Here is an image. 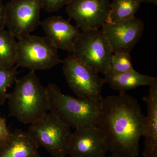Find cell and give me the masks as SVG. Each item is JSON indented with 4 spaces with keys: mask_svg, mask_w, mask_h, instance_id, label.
Segmentation results:
<instances>
[{
    "mask_svg": "<svg viewBox=\"0 0 157 157\" xmlns=\"http://www.w3.org/2000/svg\"><path fill=\"white\" fill-rule=\"evenodd\" d=\"M110 4L109 0H73L66 12L81 31L100 29L108 19Z\"/></svg>",
    "mask_w": 157,
    "mask_h": 157,
    "instance_id": "9",
    "label": "cell"
},
{
    "mask_svg": "<svg viewBox=\"0 0 157 157\" xmlns=\"http://www.w3.org/2000/svg\"><path fill=\"white\" fill-rule=\"evenodd\" d=\"M39 148L28 132L17 129L0 144V157H40Z\"/></svg>",
    "mask_w": 157,
    "mask_h": 157,
    "instance_id": "14",
    "label": "cell"
},
{
    "mask_svg": "<svg viewBox=\"0 0 157 157\" xmlns=\"http://www.w3.org/2000/svg\"><path fill=\"white\" fill-rule=\"evenodd\" d=\"M10 133L7 128L6 118L0 117V144L9 137Z\"/></svg>",
    "mask_w": 157,
    "mask_h": 157,
    "instance_id": "21",
    "label": "cell"
},
{
    "mask_svg": "<svg viewBox=\"0 0 157 157\" xmlns=\"http://www.w3.org/2000/svg\"><path fill=\"white\" fill-rule=\"evenodd\" d=\"M101 28L113 53H129L142 36L144 24L134 17L116 23L106 22Z\"/></svg>",
    "mask_w": 157,
    "mask_h": 157,
    "instance_id": "10",
    "label": "cell"
},
{
    "mask_svg": "<svg viewBox=\"0 0 157 157\" xmlns=\"http://www.w3.org/2000/svg\"><path fill=\"white\" fill-rule=\"evenodd\" d=\"M107 151L96 126L78 128L72 132L68 154L70 157H104Z\"/></svg>",
    "mask_w": 157,
    "mask_h": 157,
    "instance_id": "11",
    "label": "cell"
},
{
    "mask_svg": "<svg viewBox=\"0 0 157 157\" xmlns=\"http://www.w3.org/2000/svg\"><path fill=\"white\" fill-rule=\"evenodd\" d=\"M17 41L8 30L0 32V67L11 68L16 64Z\"/></svg>",
    "mask_w": 157,
    "mask_h": 157,
    "instance_id": "17",
    "label": "cell"
},
{
    "mask_svg": "<svg viewBox=\"0 0 157 157\" xmlns=\"http://www.w3.org/2000/svg\"><path fill=\"white\" fill-rule=\"evenodd\" d=\"M16 64L30 71L47 70L62 63L58 48L46 36L29 35L18 39Z\"/></svg>",
    "mask_w": 157,
    "mask_h": 157,
    "instance_id": "5",
    "label": "cell"
},
{
    "mask_svg": "<svg viewBox=\"0 0 157 157\" xmlns=\"http://www.w3.org/2000/svg\"><path fill=\"white\" fill-rule=\"evenodd\" d=\"M13 91L8 94L10 114L21 123L32 124L49 111L47 88L34 71L15 81Z\"/></svg>",
    "mask_w": 157,
    "mask_h": 157,
    "instance_id": "2",
    "label": "cell"
},
{
    "mask_svg": "<svg viewBox=\"0 0 157 157\" xmlns=\"http://www.w3.org/2000/svg\"><path fill=\"white\" fill-rule=\"evenodd\" d=\"M72 56L98 73L105 75L110 68L111 47L101 30L81 31Z\"/></svg>",
    "mask_w": 157,
    "mask_h": 157,
    "instance_id": "6",
    "label": "cell"
},
{
    "mask_svg": "<svg viewBox=\"0 0 157 157\" xmlns=\"http://www.w3.org/2000/svg\"><path fill=\"white\" fill-rule=\"evenodd\" d=\"M40 0H11L5 5L8 30L18 39L30 35L41 23Z\"/></svg>",
    "mask_w": 157,
    "mask_h": 157,
    "instance_id": "8",
    "label": "cell"
},
{
    "mask_svg": "<svg viewBox=\"0 0 157 157\" xmlns=\"http://www.w3.org/2000/svg\"><path fill=\"white\" fill-rule=\"evenodd\" d=\"M145 119L137 100L120 93L101 99L96 127L111 155L137 157Z\"/></svg>",
    "mask_w": 157,
    "mask_h": 157,
    "instance_id": "1",
    "label": "cell"
},
{
    "mask_svg": "<svg viewBox=\"0 0 157 157\" xmlns=\"http://www.w3.org/2000/svg\"><path fill=\"white\" fill-rule=\"evenodd\" d=\"M70 128L50 112L31 124L27 132L37 146L44 147L52 156L63 157L68 154Z\"/></svg>",
    "mask_w": 157,
    "mask_h": 157,
    "instance_id": "4",
    "label": "cell"
},
{
    "mask_svg": "<svg viewBox=\"0 0 157 157\" xmlns=\"http://www.w3.org/2000/svg\"></svg>",
    "mask_w": 157,
    "mask_h": 157,
    "instance_id": "26",
    "label": "cell"
},
{
    "mask_svg": "<svg viewBox=\"0 0 157 157\" xmlns=\"http://www.w3.org/2000/svg\"><path fill=\"white\" fill-rule=\"evenodd\" d=\"M105 83L120 93H126L141 86H149L157 77L140 74L135 70L118 73L109 68L104 78Z\"/></svg>",
    "mask_w": 157,
    "mask_h": 157,
    "instance_id": "15",
    "label": "cell"
},
{
    "mask_svg": "<svg viewBox=\"0 0 157 157\" xmlns=\"http://www.w3.org/2000/svg\"></svg>",
    "mask_w": 157,
    "mask_h": 157,
    "instance_id": "27",
    "label": "cell"
},
{
    "mask_svg": "<svg viewBox=\"0 0 157 157\" xmlns=\"http://www.w3.org/2000/svg\"><path fill=\"white\" fill-rule=\"evenodd\" d=\"M104 157H119L117 156L114 155H113L111 154V155H109V156L106 155V156H105Z\"/></svg>",
    "mask_w": 157,
    "mask_h": 157,
    "instance_id": "24",
    "label": "cell"
},
{
    "mask_svg": "<svg viewBox=\"0 0 157 157\" xmlns=\"http://www.w3.org/2000/svg\"><path fill=\"white\" fill-rule=\"evenodd\" d=\"M1 1H3V0H1Z\"/></svg>",
    "mask_w": 157,
    "mask_h": 157,
    "instance_id": "25",
    "label": "cell"
},
{
    "mask_svg": "<svg viewBox=\"0 0 157 157\" xmlns=\"http://www.w3.org/2000/svg\"><path fill=\"white\" fill-rule=\"evenodd\" d=\"M140 4L139 0H113L106 22L116 23L135 17Z\"/></svg>",
    "mask_w": 157,
    "mask_h": 157,
    "instance_id": "16",
    "label": "cell"
},
{
    "mask_svg": "<svg viewBox=\"0 0 157 157\" xmlns=\"http://www.w3.org/2000/svg\"><path fill=\"white\" fill-rule=\"evenodd\" d=\"M49 111L74 129L96 126L100 101H89L65 95L54 83L46 86Z\"/></svg>",
    "mask_w": 157,
    "mask_h": 157,
    "instance_id": "3",
    "label": "cell"
},
{
    "mask_svg": "<svg viewBox=\"0 0 157 157\" xmlns=\"http://www.w3.org/2000/svg\"><path fill=\"white\" fill-rule=\"evenodd\" d=\"M110 69L118 73L135 70L130 54L127 52L113 54L110 59Z\"/></svg>",
    "mask_w": 157,
    "mask_h": 157,
    "instance_id": "19",
    "label": "cell"
},
{
    "mask_svg": "<svg viewBox=\"0 0 157 157\" xmlns=\"http://www.w3.org/2000/svg\"><path fill=\"white\" fill-rule=\"evenodd\" d=\"M5 11V6L0 0V32L4 30L6 26Z\"/></svg>",
    "mask_w": 157,
    "mask_h": 157,
    "instance_id": "22",
    "label": "cell"
},
{
    "mask_svg": "<svg viewBox=\"0 0 157 157\" xmlns=\"http://www.w3.org/2000/svg\"><path fill=\"white\" fill-rule=\"evenodd\" d=\"M64 75L70 88L78 98L99 102L105 83L98 73L70 55L62 61Z\"/></svg>",
    "mask_w": 157,
    "mask_h": 157,
    "instance_id": "7",
    "label": "cell"
},
{
    "mask_svg": "<svg viewBox=\"0 0 157 157\" xmlns=\"http://www.w3.org/2000/svg\"><path fill=\"white\" fill-rule=\"evenodd\" d=\"M45 35L58 49L71 52L73 50L81 30L61 16L48 17L40 23Z\"/></svg>",
    "mask_w": 157,
    "mask_h": 157,
    "instance_id": "12",
    "label": "cell"
},
{
    "mask_svg": "<svg viewBox=\"0 0 157 157\" xmlns=\"http://www.w3.org/2000/svg\"><path fill=\"white\" fill-rule=\"evenodd\" d=\"M73 0H40L42 9L47 12L58 11L63 6H67Z\"/></svg>",
    "mask_w": 157,
    "mask_h": 157,
    "instance_id": "20",
    "label": "cell"
},
{
    "mask_svg": "<svg viewBox=\"0 0 157 157\" xmlns=\"http://www.w3.org/2000/svg\"><path fill=\"white\" fill-rule=\"evenodd\" d=\"M16 68L0 67V104L4 105L7 100V90L17 79Z\"/></svg>",
    "mask_w": 157,
    "mask_h": 157,
    "instance_id": "18",
    "label": "cell"
},
{
    "mask_svg": "<svg viewBox=\"0 0 157 157\" xmlns=\"http://www.w3.org/2000/svg\"><path fill=\"white\" fill-rule=\"evenodd\" d=\"M140 3H150L155 5H157V0H139Z\"/></svg>",
    "mask_w": 157,
    "mask_h": 157,
    "instance_id": "23",
    "label": "cell"
},
{
    "mask_svg": "<svg viewBox=\"0 0 157 157\" xmlns=\"http://www.w3.org/2000/svg\"><path fill=\"white\" fill-rule=\"evenodd\" d=\"M148 95L143 98L147 106L143 136L144 157H157V79L149 86Z\"/></svg>",
    "mask_w": 157,
    "mask_h": 157,
    "instance_id": "13",
    "label": "cell"
}]
</instances>
